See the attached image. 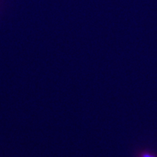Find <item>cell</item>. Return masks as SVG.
Masks as SVG:
<instances>
[{"mask_svg":"<svg viewBox=\"0 0 157 157\" xmlns=\"http://www.w3.org/2000/svg\"><path fill=\"white\" fill-rule=\"evenodd\" d=\"M135 157H157V153L149 149H140L135 152Z\"/></svg>","mask_w":157,"mask_h":157,"instance_id":"obj_1","label":"cell"}]
</instances>
